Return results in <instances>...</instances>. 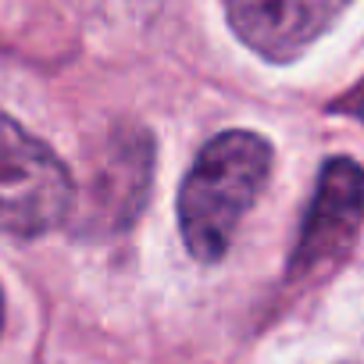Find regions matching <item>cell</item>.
Returning a JSON list of instances; mask_svg holds the SVG:
<instances>
[{
    "mask_svg": "<svg viewBox=\"0 0 364 364\" xmlns=\"http://www.w3.org/2000/svg\"><path fill=\"white\" fill-rule=\"evenodd\" d=\"M268 175L272 143L247 129L218 132L197 154L178 190V232L197 261L215 264L225 257Z\"/></svg>",
    "mask_w": 364,
    "mask_h": 364,
    "instance_id": "6da1fadb",
    "label": "cell"
},
{
    "mask_svg": "<svg viewBox=\"0 0 364 364\" xmlns=\"http://www.w3.org/2000/svg\"><path fill=\"white\" fill-rule=\"evenodd\" d=\"M75 182L58 154L0 114V236H43L72 215Z\"/></svg>",
    "mask_w": 364,
    "mask_h": 364,
    "instance_id": "7a4b0ae2",
    "label": "cell"
},
{
    "mask_svg": "<svg viewBox=\"0 0 364 364\" xmlns=\"http://www.w3.org/2000/svg\"><path fill=\"white\" fill-rule=\"evenodd\" d=\"M154 171V143L143 129H114L93 150V164L82 193H75L72 215L82 236H114L129 229L146 204Z\"/></svg>",
    "mask_w": 364,
    "mask_h": 364,
    "instance_id": "3957f363",
    "label": "cell"
},
{
    "mask_svg": "<svg viewBox=\"0 0 364 364\" xmlns=\"http://www.w3.org/2000/svg\"><path fill=\"white\" fill-rule=\"evenodd\" d=\"M364 229V168L350 157L325 161L289 257V279H314L350 254Z\"/></svg>",
    "mask_w": 364,
    "mask_h": 364,
    "instance_id": "277c9868",
    "label": "cell"
},
{
    "mask_svg": "<svg viewBox=\"0 0 364 364\" xmlns=\"http://www.w3.org/2000/svg\"><path fill=\"white\" fill-rule=\"evenodd\" d=\"M232 33L264 61H293L332 22L346 11L350 0H222Z\"/></svg>",
    "mask_w": 364,
    "mask_h": 364,
    "instance_id": "5b68a950",
    "label": "cell"
},
{
    "mask_svg": "<svg viewBox=\"0 0 364 364\" xmlns=\"http://www.w3.org/2000/svg\"><path fill=\"white\" fill-rule=\"evenodd\" d=\"M336 111H343V114H350V118H357V122L364 125V86H360V90H353L346 100H339V104H336Z\"/></svg>",
    "mask_w": 364,
    "mask_h": 364,
    "instance_id": "8992f818",
    "label": "cell"
},
{
    "mask_svg": "<svg viewBox=\"0 0 364 364\" xmlns=\"http://www.w3.org/2000/svg\"><path fill=\"white\" fill-rule=\"evenodd\" d=\"M0 325H4V296H0Z\"/></svg>",
    "mask_w": 364,
    "mask_h": 364,
    "instance_id": "52a82bcc",
    "label": "cell"
}]
</instances>
